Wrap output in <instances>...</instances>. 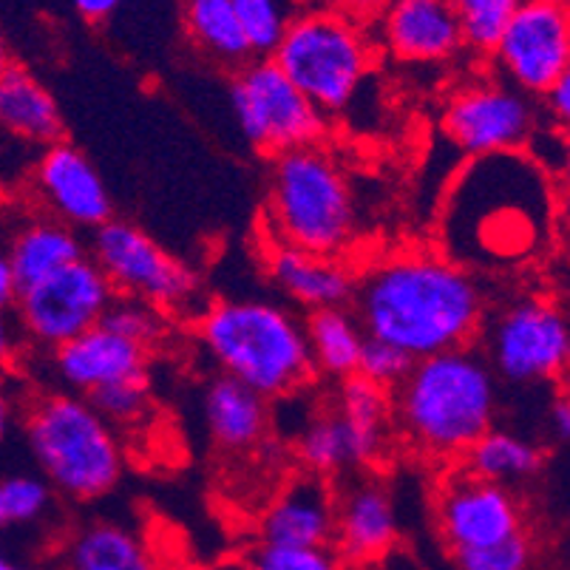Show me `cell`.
I'll use <instances>...</instances> for the list:
<instances>
[{
	"label": "cell",
	"mask_w": 570,
	"mask_h": 570,
	"mask_svg": "<svg viewBox=\"0 0 570 570\" xmlns=\"http://www.w3.org/2000/svg\"><path fill=\"white\" fill-rule=\"evenodd\" d=\"M253 57H269L307 0H230Z\"/></svg>",
	"instance_id": "f546056e"
},
{
	"label": "cell",
	"mask_w": 570,
	"mask_h": 570,
	"mask_svg": "<svg viewBox=\"0 0 570 570\" xmlns=\"http://www.w3.org/2000/svg\"><path fill=\"white\" fill-rule=\"evenodd\" d=\"M7 253L20 289H23L55 276L71 262L86 256V245L80 242L75 227L49 216V219H35L20 227Z\"/></svg>",
	"instance_id": "cb8c5ba5"
},
{
	"label": "cell",
	"mask_w": 570,
	"mask_h": 570,
	"mask_svg": "<svg viewBox=\"0 0 570 570\" xmlns=\"http://www.w3.org/2000/svg\"><path fill=\"white\" fill-rule=\"evenodd\" d=\"M86 397L111 426H126L145 414L148 401H151V386H148V375L131 377V381L108 383Z\"/></svg>",
	"instance_id": "836d02e7"
},
{
	"label": "cell",
	"mask_w": 570,
	"mask_h": 570,
	"mask_svg": "<svg viewBox=\"0 0 570 570\" xmlns=\"http://www.w3.org/2000/svg\"><path fill=\"white\" fill-rule=\"evenodd\" d=\"M335 414L346 426L355 469L375 465L389 449L392 432V392L355 375L338 381Z\"/></svg>",
	"instance_id": "603a6c76"
},
{
	"label": "cell",
	"mask_w": 570,
	"mask_h": 570,
	"mask_svg": "<svg viewBox=\"0 0 570 570\" xmlns=\"http://www.w3.org/2000/svg\"><path fill=\"white\" fill-rule=\"evenodd\" d=\"M12 414H14L12 397H9L7 383H3V377H0V440L7 438L9 423H12Z\"/></svg>",
	"instance_id": "ee69618b"
},
{
	"label": "cell",
	"mask_w": 570,
	"mask_h": 570,
	"mask_svg": "<svg viewBox=\"0 0 570 570\" xmlns=\"http://www.w3.org/2000/svg\"><path fill=\"white\" fill-rule=\"evenodd\" d=\"M357 214L350 179L324 145L273 157L264 238L344 258L355 245Z\"/></svg>",
	"instance_id": "5b68a950"
},
{
	"label": "cell",
	"mask_w": 570,
	"mask_h": 570,
	"mask_svg": "<svg viewBox=\"0 0 570 570\" xmlns=\"http://www.w3.org/2000/svg\"><path fill=\"white\" fill-rule=\"evenodd\" d=\"M434 522L449 553L476 551L525 531V508L514 489L489 483L454 465L434 497Z\"/></svg>",
	"instance_id": "5bb4252c"
},
{
	"label": "cell",
	"mask_w": 570,
	"mask_h": 570,
	"mask_svg": "<svg viewBox=\"0 0 570 570\" xmlns=\"http://www.w3.org/2000/svg\"><path fill=\"white\" fill-rule=\"evenodd\" d=\"M114 295L117 293L102 276V269L91 262V256H82L55 276L20 289L14 298V321L26 338L51 352L102 324Z\"/></svg>",
	"instance_id": "8fae6325"
},
{
	"label": "cell",
	"mask_w": 570,
	"mask_h": 570,
	"mask_svg": "<svg viewBox=\"0 0 570 570\" xmlns=\"http://www.w3.org/2000/svg\"><path fill=\"white\" fill-rule=\"evenodd\" d=\"M63 111L55 95L23 66H12L0 77V134L14 142L49 145L63 139Z\"/></svg>",
	"instance_id": "44dd1931"
},
{
	"label": "cell",
	"mask_w": 570,
	"mask_h": 570,
	"mask_svg": "<svg viewBox=\"0 0 570 570\" xmlns=\"http://www.w3.org/2000/svg\"><path fill=\"white\" fill-rule=\"evenodd\" d=\"M548 429H551L553 440H559V443H568V438H570V401H568V395L553 397L551 412H548Z\"/></svg>",
	"instance_id": "60d3db41"
},
{
	"label": "cell",
	"mask_w": 570,
	"mask_h": 570,
	"mask_svg": "<svg viewBox=\"0 0 570 570\" xmlns=\"http://www.w3.org/2000/svg\"><path fill=\"white\" fill-rule=\"evenodd\" d=\"M377 38L395 60L412 66L449 63L465 49L452 0H389L377 14Z\"/></svg>",
	"instance_id": "e0dca14e"
},
{
	"label": "cell",
	"mask_w": 570,
	"mask_h": 570,
	"mask_svg": "<svg viewBox=\"0 0 570 570\" xmlns=\"http://www.w3.org/2000/svg\"><path fill=\"white\" fill-rule=\"evenodd\" d=\"M63 570H154L142 539L119 522H91L71 533L60 559Z\"/></svg>",
	"instance_id": "484cf974"
},
{
	"label": "cell",
	"mask_w": 570,
	"mask_h": 570,
	"mask_svg": "<svg viewBox=\"0 0 570 570\" xmlns=\"http://www.w3.org/2000/svg\"><path fill=\"white\" fill-rule=\"evenodd\" d=\"M26 438L46 483L69 500H102L122 480L126 454L117 432L86 395L38 397L26 414Z\"/></svg>",
	"instance_id": "8992f818"
},
{
	"label": "cell",
	"mask_w": 570,
	"mask_h": 570,
	"mask_svg": "<svg viewBox=\"0 0 570 570\" xmlns=\"http://www.w3.org/2000/svg\"><path fill=\"white\" fill-rule=\"evenodd\" d=\"M183 26L194 49L210 63L236 71L253 60L230 0H183Z\"/></svg>",
	"instance_id": "83f0119b"
},
{
	"label": "cell",
	"mask_w": 570,
	"mask_h": 570,
	"mask_svg": "<svg viewBox=\"0 0 570 570\" xmlns=\"http://www.w3.org/2000/svg\"><path fill=\"white\" fill-rule=\"evenodd\" d=\"M71 3H75L77 12L86 20H91V23H102V20L111 18L119 7V0H71Z\"/></svg>",
	"instance_id": "7bdbcfd3"
},
{
	"label": "cell",
	"mask_w": 570,
	"mask_h": 570,
	"mask_svg": "<svg viewBox=\"0 0 570 570\" xmlns=\"http://www.w3.org/2000/svg\"><path fill=\"white\" fill-rule=\"evenodd\" d=\"M335 494L324 476L302 474L269 502L262 517V542L278 548H330Z\"/></svg>",
	"instance_id": "ffe728a7"
},
{
	"label": "cell",
	"mask_w": 570,
	"mask_h": 570,
	"mask_svg": "<svg viewBox=\"0 0 570 570\" xmlns=\"http://www.w3.org/2000/svg\"><path fill=\"white\" fill-rule=\"evenodd\" d=\"M102 326H108L111 333L122 335V338L142 344L151 350L165 330V315L151 304L139 302V298H126V295H114L111 307H108Z\"/></svg>",
	"instance_id": "d6a6232c"
},
{
	"label": "cell",
	"mask_w": 570,
	"mask_h": 570,
	"mask_svg": "<svg viewBox=\"0 0 570 570\" xmlns=\"http://www.w3.org/2000/svg\"><path fill=\"white\" fill-rule=\"evenodd\" d=\"M0 570H32V568H26V564H20V562H12V559H0Z\"/></svg>",
	"instance_id": "bcb514c9"
},
{
	"label": "cell",
	"mask_w": 570,
	"mask_h": 570,
	"mask_svg": "<svg viewBox=\"0 0 570 570\" xmlns=\"http://www.w3.org/2000/svg\"><path fill=\"white\" fill-rule=\"evenodd\" d=\"M489 55L508 86L528 97H542L559 77L570 75L568 3L520 0Z\"/></svg>",
	"instance_id": "7c38bea8"
},
{
	"label": "cell",
	"mask_w": 570,
	"mask_h": 570,
	"mask_svg": "<svg viewBox=\"0 0 570 570\" xmlns=\"http://www.w3.org/2000/svg\"><path fill=\"white\" fill-rule=\"evenodd\" d=\"M553 176L525 151L469 157L440 205V253L480 276H514L557 242Z\"/></svg>",
	"instance_id": "6da1fadb"
},
{
	"label": "cell",
	"mask_w": 570,
	"mask_h": 570,
	"mask_svg": "<svg viewBox=\"0 0 570 570\" xmlns=\"http://www.w3.org/2000/svg\"><path fill=\"white\" fill-rule=\"evenodd\" d=\"M262 264L278 293L304 309L346 307L355 295L357 273L346 264V258L318 256L264 238Z\"/></svg>",
	"instance_id": "d6986e66"
},
{
	"label": "cell",
	"mask_w": 570,
	"mask_h": 570,
	"mask_svg": "<svg viewBox=\"0 0 570 570\" xmlns=\"http://www.w3.org/2000/svg\"><path fill=\"white\" fill-rule=\"evenodd\" d=\"M497 412V375L474 344L420 357L392 389V423L403 440L443 463H460L469 445L494 426Z\"/></svg>",
	"instance_id": "3957f363"
},
{
	"label": "cell",
	"mask_w": 570,
	"mask_h": 570,
	"mask_svg": "<svg viewBox=\"0 0 570 570\" xmlns=\"http://www.w3.org/2000/svg\"><path fill=\"white\" fill-rule=\"evenodd\" d=\"M483 355L497 381L539 386L562 381L570 364L568 315L548 295H520L483 321Z\"/></svg>",
	"instance_id": "ba28073f"
},
{
	"label": "cell",
	"mask_w": 570,
	"mask_h": 570,
	"mask_svg": "<svg viewBox=\"0 0 570 570\" xmlns=\"http://www.w3.org/2000/svg\"><path fill=\"white\" fill-rule=\"evenodd\" d=\"M91 262L102 269L111 289L139 298L159 313H185L199 304V278L170 256L142 227L111 219L91 236Z\"/></svg>",
	"instance_id": "30bf717a"
},
{
	"label": "cell",
	"mask_w": 570,
	"mask_h": 570,
	"mask_svg": "<svg viewBox=\"0 0 570 570\" xmlns=\"http://www.w3.org/2000/svg\"><path fill=\"white\" fill-rule=\"evenodd\" d=\"M205 426L225 452H247L269 432V401L245 383L219 375L202 397Z\"/></svg>",
	"instance_id": "7402d4cb"
},
{
	"label": "cell",
	"mask_w": 570,
	"mask_h": 570,
	"mask_svg": "<svg viewBox=\"0 0 570 570\" xmlns=\"http://www.w3.org/2000/svg\"><path fill=\"white\" fill-rule=\"evenodd\" d=\"M202 346L222 375L245 383L267 401H284L313 381L304 321L264 298H225L202 313Z\"/></svg>",
	"instance_id": "277c9868"
},
{
	"label": "cell",
	"mask_w": 570,
	"mask_h": 570,
	"mask_svg": "<svg viewBox=\"0 0 570 570\" xmlns=\"http://www.w3.org/2000/svg\"><path fill=\"white\" fill-rule=\"evenodd\" d=\"M313 7H326L333 9V12L350 14V18L361 20V23H372L377 20V14L383 12L389 0H307Z\"/></svg>",
	"instance_id": "74e56055"
},
{
	"label": "cell",
	"mask_w": 570,
	"mask_h": 570,
	"mask_svg": "<svg viewBox=\"0 0 570 570\" xmlns=\"http://www.w3.org/2000/svg\"><path fill=\"white\" fill-rule=\"evenodd\" d=\"M55 491L43 476L12 474L0 480V528L35 525L49 514Z\"/></svg>",
	"instance_id": "4dcf8cb0"
},
{
	"label": "cell",
	"mask_w": 570,
	"mask_h": 570,
	"mask_svg": "<svg viewBox=\"0 0 570 570\" xmlns=\"http://www.w3.org/2000/svg\"><path fill=\"white\" fill-rule=\"evenodd\" d=\"M440 126L465 157H489L525 151L539 128V111L531 97L505 80H474L449 97Z\"/></svg>",
	"instance_id": "4fadbf2b"
},
{
	"label": "cell",
	"mask_w": 570,
	"mask_h": 570,
	"mask_svg": "<svg viewBox=\"0 0 570 570\" xmlns=\"http://www.w3.org/2000/svg\"><path fill=\"white\" fill-rule=\"evenodd\" d=\"M352 302L366 335L412 361L471 346L489 315L480 278L440 250L386 253L357 273Z\"/></svg>",
	"instance_id": "7a4b0ae2"
},
{
	"label": "cell",
	"mask_w": 570,
	"mask_h": 570,
	"mask_svg": "<svg viewBox=\"0 0 570 570\" xmlns=\"http://www.w3.org/2000/svg\"><path fill=\"white\" fill-rule=\"evenodd\" d=\"M230 106L238 131L256 151L269 157L324 145L326 139V114H321L269 57H253L233 71Z\"/></svg>",
	"instance_id": "9c48e42d"
},
{
	"label": "cell",
	"mask_w": 570,
	"mask_h": 570,
	"mask_svg": "<svg viewBox=\"0 0 570 570\" xmlns=\"http://www.w3.org/2000/svg\"><path fill=\"white\" fill-rule=\"evenodd\" d=\"M18 293H20V284H18V276H14L12 262H9V253L0 250V307H12Z\"/></svg>",
	"instance_id": "b9f144b4"
},
{
	"label": "cell",
	"mask_w": 570,
	"mask_h": 570,
	"mask_svg": "<svg viewBox=\"0 0 570 570\" xmlns=\"http://www.w3.org/2000/svg\"><path fill=\"white\" fill-rule=\"evenodd\" d=\"M18 321L9 315V307H0V372H7L18 357Z\"/></svg>",
	"instance_id": "ab89813d"
},
{
	"label": "cell",
	"mask_w": 570,
	"mask_h": 570,
	"mask_svg": "<svg viewBox=\"0 0 570 570\" xmlns=\"http://www.w3.org/2000/svg\"><path fill=\"white\" fill-rule=\"evenodd\" d=\"M298 458L307 465L309 474L333 476L346 469H355L352 460V445L346 426L335 412H324L318 417L307 420L302 438H298Z\"/></svg>",
	"instance_id": "f1b7e54d"
},
{
	"label": "cell",
	"mask_w": 570,
	"mask_h": 570,
	"mask_svg": "<svg viewBox=\"0 0 570 570\" xmlns=\"http://www.w3.org/2000/svg\"><path fill=\"white\" fill-rule=\"evenodd\" d=\"M51 355H55L57 377L75 395H91L108 383L145 377L148 375V361H151L148 346L134 344V341L111 333L102 324L66 341L63 346L51 350Z\"/></svg>",
	"instance_id": "ac0fdd59"
},
{
	"label": "cell",
	"mask_w": 570,
	"mask_h": 570,
	"mask_svg": "<svg viewBox=\"0 0 570 570\" xmlns=\"http://www.w3.org/2000/svg\"><path fill=\"white\" fill-rule=\"evenodd\" d=\"M395 497L377 476H357L335 497V557L357 568H375L397 548Z\"/></svg>",
	"instance_id": "2e32d148"
},
{
	"label": "cell",
	"mask_w": 570,
	"mask_h": 570,
	"mask_svg": "<svg viewBox=\"0 0 570 570\" xmlns=\"http://www.w3.org/2000/svg\"><path fill=\"white\" fill-rule=\"evenodd\" d=\"M304 335H307L309 361H313L315 372L333 377V381L355 375L366 333L352 309H309L307 321H304Z\"/></svg>",
	"instance_id": "4316f807"
},
{
	"label": "cell",
	"mask_w": 570,
	"mask_h": 570,
	"mask_svg": "<svg viewBox=\"0 0 570 570\" xmlns=\"http://www.w3.org/2000/svg\"><path fill=\"white\" fill-rule=\"evenodd\" d=\"M35 194L51 219L75 230H91L114 219V202L97 165L77 145L60 142L43 148L32 170Z\"/></svg>",
	"instance_id": "9a60e30c"
},
{
	"label": "cell",
	"mask_w": 570,
	"mask_h": 570,
	"mask_svg": "<svg viewBox=\"0 0 570 570\" xmlns=\"http://www.w3.org/2000/svg\"><path fill=\"white\" fill-rule=\"evenodd\" d=\"M269 60L330 117L352 106L361 86L370 80L377 63V43L372 40L370 23L307 3L295 14Z\"/></svg>",
	"instance_id": "52a82bcc"
},
{
	"label": "cell",
	"mask_w": 570,
	"mask_h": 570,
	"mask_svg": "<svg viewBox=\"0 0 570 570\" xmlns=\"http://www.w3.org/2000/svg\"><path fill=\"white\" fill-rule=\"evenodd\" d=\"M546 114L553 119V126L559 128H568V119H570V75L559 77L551 88H548L546 95Z\"/></svg>",
	"instance_id": "f35d334b"
},
{
	"label": "cell",
	"mask_w": 570,
	"mask_h": 570,
	"mask_svg": "<svg viewBox=\"0 0 570 570\" xmlns=\"http://www.w3.org/2000/svg\"><path fill=\"white\" fill-rule=\"evenodd\" d=\"M458 465L480 480L514 489L546 469V452L525 434L491 426L483 438H476L469 445V452L460 458Z\"/></svg>",
	"instance_id": "d4e9b609"
},
{
	"label": "cell",
	"mask_w": 570,
	"mask_h": 570,
	"mask_svg": "<svg viewBox=\"0 0 570 570\" xmlns=\"http://www.w3.org/2000/svg\"><path fill=\"white\" fill-rule=\"evenodd\" d=\"M412 364V357L403 350H397L395 344L366 335L364 350H361V357H357V375L392 392V389L401 386V381L409 375Z\"/></svg>",
	"instance_id": "d590c367"
},
{
	"label": "cell",
	"mask_w": 570,
	"mask_h": 570,
	"mask_svg": "<svg viewBox=\"0 0 570 570\" xmlns=\"http://www.w3.org/2000/svg\"><path fill=\"white\" fill-rule=\"evenodd\" d=\"M458 570H531L533 564V542L528 531L508 537L497 546L476 548V551L454 553Z\"/></svg>",
	"instance_id": "e575fe53"
},
{
	"label": "cell",
	"mask_w": 570,
	"mask_h": 570,
	"mask_svg": "<svg viewBox=\"0 0 570 570\" xmlns=\"http://www.w3.org/2000/svg\"><path fill=\"white\" fill-rule=\"evenodd\" d=\"M247 570H341V559L330 548L264 546L250 553Z\"/></svg>",
	"instance_id": "8d00e7d4"
},
{
	"label": "cell",
	"mask_w": 570,
	"mask_h": 570,
	"mask_svg": "<svg viewBox=\"0 0 570 570\" xmlns=\"http://www.w3.org/2000/svg\"><path fill=\"white\" fill-rule=\"evenodd\" d=\"M12 55H9V46H7V38H3V32H0V77L7 75L9 69H12Z\"/></svg>",
	"instance_id": "f6af8a7d"
},
{
	"label": "cell",
	"mask_w": 570,
	"mask_h": 570,
	"mask_svg": "<svg viewBox=\"0 0 570 570\" xmlns=\"http://www.w3.org/2000/svg\"><path fill=\"white\" fill-rule=\"evenodd\" d=\"M517 3L520 0H452L460 26H463L465 49L489 55Z\"/></svg>",
	"instance_id": "1f68e13d"
}]
</instances>
